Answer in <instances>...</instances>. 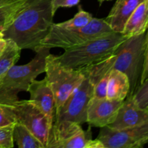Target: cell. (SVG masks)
Masks as SVG:
<instances>
[{
    "label": "cell",
    "instance_id": "6da1fadb",
    "mask_svg": "<svg viewBox=\"0 0 148 148\" xmlns=\"http://www.w3.org/2000/svg\"><path fill=\"white\" fill-rule=\"evenodd\" d=\"M51 1L25 0L9 27L3 32L4 38L13 40L21 50L37 51L53 24Z\"/></svg>",
    "mask_w": 148,
    "mask_h": 148
},
{
    "label": "cell",
    "instance_id": "7a4b0ae2",
    "mask_svg": "<svg viewBox=\"0 0 148 148\" xmlns=\"http://www.w3.org/2000/svg\"><path fill=\"white\" fill-rule=\"evenodd\" d=\"M128 37L121 33L111 32L85 43L65 49L56 56L61 64L72 69H81L106 59Z\"/></svg>",
    "mask_w": 148,
    "mask_h": 148
},
{
    "label": "cell",
    "instance_id": "3957f363",
    "mask_svg": "<svg viewBox=\"0 0 148 148\" xmlns=\"http://www.w3.org/2000/svg\"><path fill=\"white\" fill-rule=\"evenodd\" d=\"M49 49L42 46L29 63L14 64L9 69L0 82V103H12L18 100L19 92H27L32 81L45 72L46 58L50 53Z\"/></svg>",
    "mask_w": 148,
    "mask_h": 148
},
{
    "label": "cell",
    "instance_id": "277c9868",
    "mask_svg": "<svg viewBox=\"0 0 148 148\" xmlns=\"http://www.w3.org/2000/svg\"><path fill=\"white\" fill-rule=\"evenodd\" d=\"M145 41L146 32L127 38L114 51L115 59L112 69L121 71L128 77L130 83L129 95H132L140 85L144 63Z\"/></svg>",
    "mask_w": 148,
    "mask_h": 148
},
{
    "label": "cell",
    "instance_id": "5b68a950",
    "mask_svg": "<svg viewBox=\"0 0 148 148\" xmlns=\"http://www.w3.org/2000/svg\"><path fill=\"white\" fill-rule=\"evenodd\" d=\"M112 29L104 19L92 17L85 27L77 29H62L56 27L54 23L49 34L41 41V46L62 48L64 50L85 43L94 38L111 33Z\"/></svg>",
    "mask_w": 148,
    "mask_h": 148
},
{
    "label": "cell",
    "instance_id": "8992f818",
    "mask_svg": "<svg viewBox=\"0 0 148 148\" xmlns=\"http://www.w3.org/2000/svg\"><path fill=\"white\" fill-rule=\"evenodd\" d=\"M83 75L85 78L82 83L72 92L59 111L55 112L51 132L58 131L73 123L82 125L87 122V109L93 95L94 85L88 75Z\"/></svg>",
    "mask_w": 148,
    "mask_h": 148
},
{
    "label": "cell",
    "instance_id": "52a82bcc",
    "mask_svg": "<svg viewBox=\"0 0 148 148\" xmlns=\"http://www.w3.org/2000/svg\"><path fill=\"white\" fill-rule=\"evenodd\" d=\"M45 73L55 98V112L59 111L72 92L82 83L85 76L80 70L61 64L56 56L49 53Z\"/></svg>",
    "mask_w": 148,
    "mask_h": 148
},
{
    "label": "cell",
    "instance_id": "ba28073f",
    "mask_svg": "<svg viewBox=\"0 0 148 148\" xmlns=\"http://www.w3.org/2000/svg\"><path fill=\"white\" fill-rule=\"evenodd\" d=\"M10 105L14 111L17 122L27 127L47 148L52 125L44 114L30 100H17Z\"/></svg>",
    "mask_w": 148,
    "mask_h": 148
},
{
    "label": "cell",
    "instance_id": "9c48e42d",
    "mask_svg": "<svg viewBox=\"0 0 148 148\" xmlns=\"http://www.w3.org/2000/svg\"><path fill=\"white\" fill-rule=\"evenodd\" d=\"M104 148H140L148 144V122L138 127L114 130L101 127L98 137Z\"/></svg>",
    "mask_w": 148,
    "mask_h": 148
},
{
    "label": "cell",
    "instance_id": "30bf717a",
    "mask_svg": "<svg viewBox=\"0 0 148 148\" xmlns=\"http://www.w3.org/2000/svg\"><path fill=\"white\" fill-rule=\"evenodd\" d=\"M47 148H104L98 140H92L90 129L84 131L81 125L70 124L55 132H51Z\"/></svg>",
    "mask_w": 148,
    "mask_h": 148
},
{
    "label": "cell",
    "instance_id": "8fae6325",
    "mask_svg": "<svg viewBox=\"0 0 148 148\" xmlns=\"http://www.w3.org/2000/svg\"><path fill=\"white\" fill-rule=\"evenodd\" d=\"M124 101L92 98L87 109V122L90 127H103L111 124L116 118Z\"/></svg>",
    "mask_w": 148,
    "mask_h": 148
},
{
    "label": "cell",
    "instance_id": "7c38bea8",
    "mask_svg": "<svg viewBox=\"0 0 148 148\" xmlns=\"http://www.w3.org/2000/svg\"><path fill=\"white\" fill-rule=\"evenodd\" d=\"M148 122V111L140 108L128 95L118 111L116 118L108 126L114 130H124L138 127Z\"/></svg>",
    "mask_w": 148,
    "mask_h": 148
},
{
    "label": "cell",
    "instance_id": "4fadbf2b",
    "mask_svg": "<svg viewBox=\"0 0 148 148\" xmlns=\"http://www.w3.org/2000/svg\"><path fill=\"white\" fill-rule=\"evenodd\" d=\"M30 101L33 102L53 126L55 115V98L49 82L45 77L41 80L33 79L27 89Z\"/></svg>",
    "mask_w": 148,
    "mask_h": 148
},
{
    "label": "cell",
    "instance_id": "5bb4252c",
    "mask_svg": "<svg viewBox=\"0 0 148 148\" xmlns=\"http://www.w3.org/2000/svg\"><path fill=\"white\" fill-rule=\"evenodd\" d=\"M144 0H116L105 18L113 31L122 33L127 20L137 6Z\"/></svg>",
    "mask_w": 148,
    "mask_h": 148
},
{
    "label": "cell",
    "instance_id": "9a60e30c",
    "mask_svg": "<svg viewBox=\"0 0 148 148\" xmlns=\"http://www.w3.org/2000/svg\"><path fill=\"white\" fill-rule=\"evenodd\" d=\"M148 29V1L144 0L134 10L127 20L122 34L126 37L144 33Z\"/></svg>",
    "mask_w": 148,
    "mask_h": 148
},
{
    "label": "cell",
    "instance_id": "2e32d148",
    "mask_svg": "<svg viewBox=\"0 0 148 148\" xmlns=\"http://www.w3.org/2000/svg\"><path fill=\"white\" fill-rule=\"evenodd\" d=\"M130 83L128 77L121 71L110 72L106 89V98L124 101L130 93Z\"/></svg>",
    "mask_w": 148,
    "mask_h": 148
},
{
    "label": "cell",
    "instance_id": "e0dca14e",
    "mask_svg": "<svg viewBox=\"0 0 148 148\" xmlns=\"http://www.w3.org/2000/svg\"><path fill=\"white\" fill-rule=\"evenodd\" d=\"M13 140L20 148H45L43 143L27 127L19 122L14 125Z\"/></svg>",
    "mask_w": 148,
    "mask_h": 148
},
{
    "label": "cell",
    "instance_id": "ac0fdd59",
    "mask_svg": "<svg viewBox=\"0 0 148 148\" xmlns=\"http://www.w3.org/2000/svg\"><path fill=\"white\" fill-rule=\"evenodd\" d=\"M7 47L0 56V82L9 69L19 60L22 51L13 40L10 39H7Z\"/></svg>",
    "mask_w": 148,
    "mask_h": 148
},
{
    "label": "cell",
    "instance_id": "d6986e66",
    "mask_svg": "<svg viewBox=\"0 0 148 148\" xmlns=\"http://www.w3.org/2000/svg\"><path fill=\"white\" fill-rule=\"evenodd\" d=\"M92 15L90 13L85 11L82 10V7H79L77 13L72 19L63 23H54V25L56 27L67 30L81 28L87 25L92 20Z\"/></svg>",
    "mask_w": 148,
    "mask_h": 148
},
{
    "label": "cell",
    "instance_id": "ffe728a7",
    "mask_svg": "<svg viewBox=\"0 0 148 148\" xmlns=\"http://www.w3.org/2000/svg\"><path fill=\"white\" fill-rule=\"evenodd\" d=\"M25 0H17L10 4L0 7V32L3 33L11 23L16 14Z\"/></svg>",
    "mask_w": 148,
    "mask_h": 148
},
{
    "label": "cell",
    "instance_id": "44dd1931",
    "mask_svg": "<svg viewBox=\"0 0 148 148\" xmlns=\"http://www.w3.org/2000/svg\"><path fill=\"white\" fill-rule=\"evenodd\" d=\"M132 97L140 108L148 111V78L137 87Z\"/></svg>",
    "mask_w": 148,
    "mask_h": 148
},
{
    "label": "cell",
    "instance_id": "7402d4cb",
    "mask_svg": "<svg viewBox=\"0 0 148 148\" xmlns=\"http://www.w3.org/2000/svg\"><path fill=\"white\" fill-rule=\"evenodd\" d=\"M16 122L17 119L11 106L0 103V127L14 125Z\"/></svg>",
    "mask_w": 148,
    "mask_h": 148
},
{
    "label": "cell",
    "instance_id": "603a6c76",
    "mask_svg": "<svg viewBox=\"0 0 148 148\" xmlns=\"http://www.w3.org/2000/svg\"><path fill=\"white\" fill-rule=\"evenodd\" d=\"M14 125L0 127V148H12L14 147Z\"/></svg>",
    "mask_w": 148,
    "mask_h": 148
},
{
    "label": "cell",
    "instance_id": "cb8c5ba5",
    "mask_svg": "<svg viewBox=\"0 0 148 148\" xmlns=\"http://www.w3.org/2000/svg\"><path fill=\"white\" fill-rule=\"evenodd\" d=\"M110 72L106 75L101 78L95 85L93 89V95L92 98L101 99V98H106V89L107 83H108V77H109Z\"/></svg>",
    "mask_w": 148,
    "mask_h": 148
},
{
    "label": "cell",
    "instance_id": "d4e9b609",
    "mask_svg": "<svg viewBox=\"0 0 148 148\" xmlns=\"http://www.w3.org/2000/svg\"><path fill=\"white\" fill-rule=\"evenodd\" d=\"M81 0H52V13L54 16L57 10L60 7H72L79 4Z\"/></svg>",
    "mask_w": 148,
    "mask_h": 148
},
{
    "label": "cell",
    "instance_id": "484cf974",
    "mask_svg": "<svg viewBox=\"0 0 148 148\" xmlns=\"http://www.w3.org/2000/svg\"><path fill=\"white\" fill-rule=\"evenodd\" d=\"M148 78V29L146 31V41L145 49L144 63H143V72H142L141 77H140V83H143L146 79Z\"/></svg>",
    "mask_w": 148,
    "mask_h": 148
},
{
    "label": "cell",
    "instance_id": "4316f807",
    "mask_svg": "<svg viewBox=\"0 0 148 148\" xmlns=\"http://www.w3.org/2000/svg\"><path fill=\"white\" fill-rule=\"evenodd\" d=\"M7 39L4 38L3 33L0 32V56L2 54L4 51L5 50L6 47H7Z\"/></svg>",
    "mask_w": 148,
    "mask_h": 148
},
{
    "label": "cell",
    "instance_id": "83f0119b",
    "mask_svg": "<svg viewBox=\"0 0 148 148\" xmlns=\"http://www.w3.org/2000/svg\"><path fill=\"white\" fill-rule=\"evenodd\" d=\"M16 1H17V0H0V7L7 5V4H10Z\"/></svg>",
    "mask_w": 148,
    "mask_h": 148
},
{
    "label": "cell",
    "instance_id": "f1b7e54d",
    "mask_svg": "<svg viewBox=\"0 0 148 148\" xmlns=\"http://www.w3.org/2000/svg\"><path fill=\"white\" fill-rule=\"evenodd\" d=\"M111 1V0H98L100 5H101V4H102L103 2H105V1Z\"/></svg>",
    "mask_w": 148,
    "mask_h": 148
},
{
    "label": "cell",
    "instance_id": "f546056e",
    "mask_svg": "<svg viewBox=\"0 0 148 148\" xmlns=\"http://www.w3.org/2000/svg\"><path fill=\"white\" fill-rule=\"evenodd\" d=\"M146 1H148V0H146Z\"/></svg>",
    "mask_w": 148,
    "mask_h": 148
}]
</instances>
